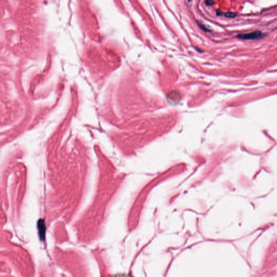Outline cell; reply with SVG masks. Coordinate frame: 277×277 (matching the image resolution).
<instances>
[{
  "label": "cell",
  "mask_w": 277,
  "mask_h": 277,
  "mask_svg": "<svg viewBox=\"0 0 277 277\" xmlns=\"http://www.w3.org/2000/svg\"><path fill=\"white\" fill-rule=\"evenodd\" d=\"M265 35L260 30H257L251 33L247 34H241L238 35L237 38L242 40H258L263 39L265 37Z\"/></svg>",
  "instance_id": "1"
},
{
  "label": "cell",
  "mask_w": 277,
  "mask_h": 277,
  "mask_svg": "<svg viewBox=\"0 0 277 277\" xmlns=\"http://www.w3.org/2000/svg\"><path fill=\"white\" fill-rule=\"evenodd\" d=\"M225 17L227 18H234L237 16V14L234 13H232V12H228L226 13L225 14Z\"/></svg>",
  "instance_id": "3"
},
{
  "label": "cell",
  "mask_w": 277,
  "mask_h": 277,
  "mask_svg": "<svg viewBox=\"0 0 277 277\" xmlns=\"http://www.w3.org/2000/svg\"><path fill=\"white\" fill-rule=\"evenodd\" d=\"M38 227L39 229V233L40 235L44 234L45 231H46V226H45V224L44 221L43 219H40L39 220L38 223Z\"/></svg>",
  "instance_id": "2"
},
{
  "label": "cell",
  "mask_w": 277,
  "mask_h": 277,
  "mask_svg": "<svg viewBox=\"0 0 277 277\" xmlns=\"http://www.w3.org/2000/svg\"><path fill=\"white\" fill-rule=\"evenodd\" d=\"M206 3L207 5H212L214 3V2L213 1H207L206 2Z\"/></svg>",
  "instance_id": "4"
}]
</instances>
